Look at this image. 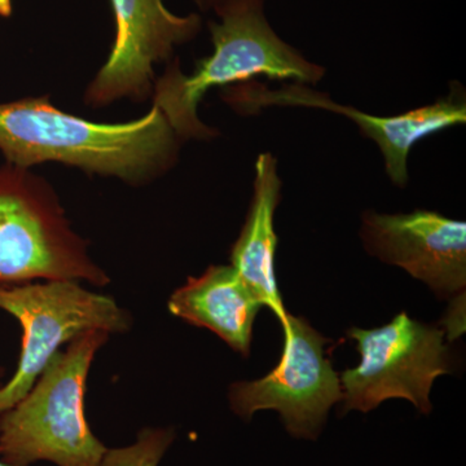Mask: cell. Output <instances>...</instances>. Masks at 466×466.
I'll return each mask as SVG.
<instances>
[{
	"instance_id": "1",
	"label": "cell",
	"mask_w": 466,
	"mask_h": 466,
	"mask_svg": "<svg viewBox=\"0 0 466 466\" xmlns=\"http://www.w3.org/2000/svg\"><path fill=\"white\" fill-rule=\"evenodd\" d=\"M179 142L155 106L134 121L99 124L56 108L47 96L0 103V153L17 167L57 162L140 186L173 167Z\"/></svg>"
},
{
	"instance_id": "2",
	"label": "cell",
	"mask_w": 466,
	"mask_h": 466,
	"mask_svg": "<svg viewBox=\"0 0 466 466\" xmlns=\"http://www.w3.org/2000/svg\"><path fill=\"white\" fill-rule=\"evenodd\" d=\"M266 0H226L208 23L214 51L198 60L192 75L179 63L168 66L153 86V106L167 116L180 140L210 139L216 131L202 124L198 106L208 90L267 76L296 84H318L323 66L311 63L285 43L267 20Z\"/></svg>"
},
{
	"instance_id": "3",
	"label": "cell",
	"mask_w": 466,
	"mask_h": 466,
	"mask_svg": "<svg viewBox=\"0 0 466 466\" xmlns=\"http://www.w3.org/2000/svg\"><path fill=\"white\" fill-rule=\"evenodd\" d=\"M110 334L90 330L51 359L29 392L0 413V460L11 466L50 461L100 466L106 447L92 433L85 395L92 361Z\"/></svg>"
},
{
	"instance_id": "4",
	"label": "cell",
	"mask_w": 466,
	"mask_h": 466,
	"mask_svg": "<svg viewBox=\"0 0 466 466\" xmlns=\"http://www.w3.org/2000/svg\"><path fill=\"white\" fill-rule=\"evenodd\" d=\"M64 280L100 288L110 283L51 184L30 168L2 165L0 285Z\"/></svg>"
},
{
	"instance_id": "5",
	"label": "cell",
	"mask_w": 466,
	"mask_h": 466,
	"mask_svg": "<svg viewBox=\"0 0 466 466\" xmlns=\"http://www.w3.org/2000/svg\"><path fill=\"white\" fill-rule=\"evenodd\" d=\"M0 309L23 328L16 372L0 388V413L23 400L51 359L90 330L127 333L133 317L115 299L86 289L78 281L0 285Z\"/></svg>"
},
{
	"instance_id": "6",
	"label": "cell",
	"mask_w": 466,
	"mask_h": 466,
	"mask_svg": "<svg viewBox=\"0 0 466 466\" xmlns=\"http://www.w3.org/2000/svg\"><path fill=\"white\" fill-rule=\"evenodd\" d=\"M361 360L341 376L343 412H370L382 401L401 398L421 412H431L435 380L450 373L443 330L420 323L406 312L376 329L352 328Z\"/></svg>"
},
{
	"instance_id": "7",
	"label": "cell",
	"mask_w": 466,
	"mask_h": 466,
	"mask_svg": "<svg viewBox=\"0 0 466 466\" xmlns=\"http://www.w3.org/2000/svg\"><path fill=\"white\" fill-rule=\"evenodd\" d=\"M283 329L280 363L257 381L233 383L229 403L244 420L258 410H278L288 433L317 440L330 408L342 400L341 380L325 358L327 339L308 320L289 315Z\"/></svg>"
},
{
	"instance_id": "8",
	"label": "cell",
	"mask_w": 466,
	"mask_h": 466,
	"mask_svg": "<svg viewBox=\"0 0 466 466\" xmlns=\"http://www.w3.org/2000/svg\"><path fill=\"white\" fill-rule=\"evenodd\" d=\"M115 41L106 64L85 92L86 106L103 108L115 101H144L153 94L155 66L170 60L175 48L201 32L200 15H175L164 0H110Z\"/></svg>"
},
{
	"instance_id": "9",
	"label": "cell",
	"mask_w": 466,
	"mask_h": 466,
	"mask_svg": "<svg viewBox=\"0 0 466 466\" xmlns=\"http://www.w3.org/2000/svg\"><path fill=\"white\" fill-rule=\"evenodd\" d=\"M223 99L244 116L257 115L268 106H303L348 116L381 150L386 174L397 187L408 183V157L417 143L466 122V103L461 94H450L429 106L390 116H370L352 106H341L328 95L299 84L271 90L259 82H245L225 88Z\"/></svg>"
},
{
	"instance_id": "10",
	"label": "cell",
	"mask_w": 466,
	"mask_h": 466,
	"mask_svg": "<svg viewBox=\"0 0 466 466\" xmlns=\"http://www.w3.org/2000/svg\"><path fill=\"white\" fill-rule=\"evenodd\" d=\"M372 256L406 269L440 297L459 296L466 285V225L435 211H368L361 227Z\"/></svg>"
},
{
	"instance_id": "11",
	"label": "cell",
	"mask_w": 466,
	"mask_h": 466,
	"mask_svg": "<svg viewBox=\"0 0 466 466\" xmlns=\"http://www.w3.org/2000/svg\"><path fill=\"white\" fill-rule=\"evenodd\" d=\"M167 308L174 317L207 328L248 357L262 303L232 266H211L175 290Z\"/></svg>"
},
{
	"instance_id": "12",
	"label": "cell",
	"mask_w": 466,
	"mask_h": 466,
	"mask_svg": "<svg viewBox=\"0 0 466 466\" xmlns=\"http://www.w3.org/2000/svg\"><path fill=\"white\" fill-rule=\"evenodd\" d=\"M280 189L278 161L271 153H262L256 162L253 200L247 222L232 248L231 266L262 306L271 309L284 325L289 314L284 308L275 274L278 236L274 220Z\"/></svg>"
},
{
	"instance_id": "13",
	"label": "cell",
	"mask_w": 466,
	"mask_h": 466,
	"mask_svg": "<svg viewBox=\"0 0 466 466\" xmlns=\"http://www.w3.org/2000/svg\"><path fill=\"white\" fill-rule=\"evenodd\" d=\"M174 437L173 429H143L131 446L106 450L100 466H158Z\"/></svg>"
},
{
	"instance_id": "14",
	"label": "cell",
	"mask_w": 466,
	"mask_h": 466,
	"mask_svg": "<svg viewBox=\"0 0 466 466\" xmlns=\"http://www.w3.org/2000/svg\"><path fill=\"white\" fill-rule=\"evenodd\" d=\"M447 327H449V339H453L456 337H459L461 334V330H464V299L462 302L455 303V305L451 308L449 312V317H447L446 321Z\"/></svg>"
},
{
	"instance_id": "15",
	"label": "cell",
	"mask_w": 466,
	"mask_h": 466,
	"mask_svg": "<svg viewBox=\"0 0 466 466\" xmlns=\"http://www.w3.org/2000/svg\"><path fill=\"white\" fill-rule=\"evenodd\" d=\"M201 11H216L219 5H222L226 0H193Z\"/></svg>"
},
{
	"instance_id": "16",
	"label": "cell",
	"mask_w": 466,
	"mask_h": 466,
	"mask_svg": "<svg viewBox=\"0 0 466 466\" xmlns=\"http://www.w3.org/2000/svg\"><path fill=\"white\" fill-rule=\"evenodd\" d=\"M14 14V0H0V17L9 18Z\"/></svg>"
},
{
	"instance_id": "17",
	"label": "cell",
	"mask_w": 466,
	"mask_h": 466,
	"mask_svg": "<svg viewBox=\"0 0 466 466\" xmlns=\"http://www.w3.org/2000/svg\"><path fill=\"white\" fill-rule=\"evenodd\" d=\"M5 372H7V370H5V368L0 366V388H2L3 385H5Z\"/></svg>"
},
{
	"instance_id": "18",
	"label": "cell",
	"mask_w": 466,
	"mask_h": 466,
	"mask_svg": "<svg viewBox=\"0 0 466 466\" xmlns=\"http://www.w3.org/2000/svg\"><path fill=\"white\" fill-rule=\"evenodd\" d=\"M0 466H11V465L5 464V462H3L2 460H0Z\"/></svg>"
}]
</instances>
